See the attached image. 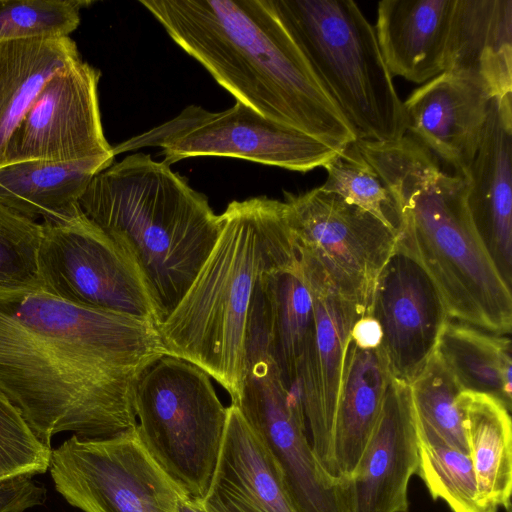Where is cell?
Returning <instances> with one entry per match:
<instances>
[{
    "mask_svg": "<svg viewBox=\"0 0 512 512\" xmlns=\"http://www.w3.org/2000/svg\"><path fill=\"white\" fill-rule=\"evenodd\" d=\"M391 376L380 347L362 349L349 338L333 427L337 479L351 482L378 419Z\"/></svg>",
    "mask_w": 512,
    "mask_h": 512,
    "instance_id": "7402d4cb",
    "label": "cell"
},
{
    "mask_svg": "<svg viewBox=\"0 0 512 512\" xmlns=\"http://www.w3.org/2000/svg\"><path fill=\"white\" fill-rule=\"evenodd\" d=\"M79 60L69 36L0 41V167L8 140L43 85Z\"/></svg>",
    "mask_w": 512,
    "mask_h": 512,
    "instance_id": "d4e9b609",
    "label": "cell"
},
{
    "mask_svg": "<svg viewBox=\"0 0 512 512\" xmlns=\"http://www.w3.org/2000/svg\"><path fill=\"white\" fill-rule=\"evenodd\" d=\"M210 378L166 354L144 371L135 390L142 444L179 491L198 503L212 482L228 420Z\"/></svg>",
    "mask_w": 512,
    "mask_h": 512,
    "instance_id": "52a82bcc",
    "label": "cell"
},
{
    "mask_svg": "<svg viewBox=\"0 0 512 512\" xmlns=\"http://www.w3.org/2000/svg\"><path fill=\"white\" fill-rule=\"evenodd\" d=\"M367 314L382 331V349L393 378L411 384L432 356L448 319L426 270L399 242L381 269Z\"/></svg>",
    "mask_w": 512,
    "mask_h": 512,
    "instance_id": "5bb4252c",
    "label": "cell"
},
{
    "mask_svg": "<svg viewBox=\"0 0 512 512\" xmlns=\"http://www.w3.org/2000/svg\"><path fill=\"white\" fill-rule=\"evenodd\" d=\"M178 512H204L200 503L181 495L178 503Z\"/></svg>",
    "mask_w": 512,
    "mask_h": 512,
    "instance_id": "d590c367",
    "label": "cell"
},
{
    "mask_svg": "<svg viewBox=\"0 0 512 512\" xmlns=\"http://www.w3.org/2000/svg\"><path fill=\"white\" fill-rule=\"evenodd\" d=\"M469 456L475 471L478 499L489 512L511 505L512 423L510 410L483 393L461 391L457 396Z\"/></svg>",
    "mask_w": 512,
    "mask_h": 512,
    "instance_id": "cb8c5ba5",
    "label": "cell"
},
{
    "mask_svg": "<svg viewBox=\"0 0 512 512\" xmlns=\"http://www.w3.org/2000/svg\"><path fill=\"white\" fill-rule=\"evenodd\" d=\"M204 512H295L280 471L236 405L228 407L221 452Z\"/></svg>",
    "mask_w": 512,
    "mask_h": 512,
    "instance_id": "d6986e66",
    "label": "cell"
},
{
    "mask_svg": "<svg viewBox=\"0 0 512 512\" xmlns=\"http://www.w3.org/2000/svg\"><path fill=\"white\" fill-rule=\"evenodd\" d=\"M418 436L410 384L391 376L382 407L354 475V512H407L418 468Z\"/></svg>",
    "mask_w": 512,
    "mask_h": 512,
    "instance_id": "2e32d148",
    "label": "cell"
},
{
    "mask_svg": "<svg viewBox=\"0 0 512 512\" xmlns=\"http://www.w3.org/2000/svg\"><path fill=\"white\" fill-rule=\"evenodd\" d=\"M79 206L135 257L161 323L193 283L222 227L203 194L170 165L139 152L98 173Z\"/></svg>",
    "mask_w": 512,
    "mask_h": 512,
    "instance_id": "5b68a950",
    "label": "cell"
},
{
    "mask_svg": "<svg viewBox=\"0 0 512 512\" xmlns=\"http://www.w3.org/2000/svg\"><path fill=\"white\" fill-rule=\"evenodd\" d=\"M457 0H382L375 32L392 77L424 84L444 72Z\"/></svg>",
    "mask_w": 512,
    "mask_h": 512,
    "instance_id": "ffe728a7",
    "label": "cell"
},
{
    "mask_svg": "<svg viewBox=\"0 0 512 512\" xmlns=\"http://www.w3.org/2000/svg\"><path fill=\"white\" fill-rule=\"evenodd\" d=\"M51 446L41 441L0 392V482L48 471Z\"/></svg>",
    "mask_w": 512,
    "mask_h": 512,
    "instance_id": "d6a6232c",
    "label": "cell"
},
{
    "mask_svg": "<svg viewBox=\"0 0 512 512\" xmlns=\"http://www.w3.org/2000/svg\"><path fill=\"white\" fill-rule=\"evenodd\" d=\"M491 99L479 84L443 72L403 102L406 131L452 172L468 177Z\"/></svg>",
    "mask_w": 512,
    "mask_h": 512,
    "instance_id": "e0dca14e",
    "label": "cell"
},
{
    "mask_svg": "<svg viewBox=\"0 0 512 512\" xmlns=\"http://www.w3.org/2000/svg\"><path fill=\"white\" fill-rule=\"evenodd\" d=\"M84 0H0V41L68 37L80 24Z\"/></svg>",
    "mask_w": 512,
    "mask_h": 512,
    "instance_id": "4dcf8cb0",
    "label": "cell"
},
{
    "mask_svg": "<svg viewBox=\"0 0 512 512\" xmlns=\"http://www.w3.org/2000/svg\"><path fill=\"white\" fill-rule=\"evenodd\" d=\"M113 157L77 162L22 161L0 167V201L37 220L72 217L91 180L112 165Z\"/></svg>",
    "mask_w": 512,
    "mask_h": 512,
    "instance_id": "603a6c76",
    "label": "cell"
},
{
    "mask_svg": "<svg viewBox=\"0 0 512 512\" xmlns=\"http://www.w3.org/2000/svg\"><path fill=\"white\" fill-rule=\"evenodd\" d=\"M467 204L499 275L512 283V94L492 98L471 164Z\"/></svg>",
    "mask_w": 512,
    "mask_h": 512,
    "instance_id": "ac0fdd59",
    "label": "cell"
},
{
    "mask_svg": "<svg viewBox=\"0 0 512 512\" xmlns=\"http://www.w3.org/2000/svg\"><path fill=\"white\" fill-rule=\"evenodd\" d=\"M323 168L327 178L321 188L369 212L397 232L399 214L394 198L355 142L340 149Z\"/></svg>",
    "mask_w": 512,
    "mask_h": 512,
    "instance_id": "f546056e",
    "label": "cell"
},
{
    "mask_svg": "<svg viewBox=\"0 0 512 512\" xmlns=\"http://www.w3.org/2000/svg\"><path fill=\"white\" fill-rule=\"evenodd\" d=\"M47 500L45 486L33 477L21 476L0 482V512H25Z\"/></svg>",
    "mask_w": 512,
    "mask_h": 512,
    "instance_id": "836d02e7",
    "label": "cell"
},
{
    "mask_svg": "<svg viewBox=\"0 0 512 512\" xmlns=\"http://www.w3.org/2000/svg\"><path fill=\"white\" fill-rule=\"evenodd\" d=\"M301 272L313 296L314 332L302 358L295 388L315 459L327 475L337 479L333 427L345 350L354 323L367 312L326 280Z\"/></svg>",
    "mask_w": 512,
    "mask_h": 512,
    "instance_id": "9a60e30c",
    "label": "cell"
},
{
    "mask_svg": "<svg viewBox=\"0 0 512 512\" xmlns=\"http://www.w3.org/2000/svg\"><path fill=\"white\" fill-rule=\"evenodd\" d=\"M41 289L76 306L128 315L158 326L161 317L132 253L83 212L42 221Z\"/></svg>",
    "mask_w": 512,
    "mask_h": 512,
    "instance_id": "9c48e42d",
    "label": "cell"
},
{
    "mask_svg": "<svg viewBox=\"0 0 512 512\" xmlns=\"http://www.w3.org/2000/svg\"><path fill=\"white\" fill-rule=\"evenodd\" d=\"M166 354L151 322L0 288V392L47 445L135 428L137 383Z\"/></svg>",
    "mask_w": 512,
    "mask_h": 512,
    "instance_id": "6da1fadb",
    "label": "cell"
},
{
    "mask_svg": "<svg viewBox=\"0 0 512 512\" xmlns=\"http://www.w3.org/2000/svg\"><path fill=\"white\" fill-rule=\"evenodd\" d=\"M505 511L506 512H512V504L510 506H508L507 508H505Z\"/></svg>",
    "mask_w": 512,
    "mask_h": 512,
    "instance_id": "8d00e7d4",
    "label": "cell"
},
{
    "mask_svg": "<svg viewBox=\"0 0 512 512\" xmlns=\"http://www.w3.org/2000/svg\"><path fill=\"white\" fill-rule=\"evenodd\" d=\"M349 338L359 348H378L382 340L381 327L374 317L364 314L354 323Z\"/></svg>",
    "mask_w": 512,
    "mask_h": 512,
    "instance_id": "e575fe53",
    "label": "cell"
},
{
    "mask_svg": "<svg viewBox=\"0 0 512 512\" xmlns=\"http://www.w3.org/2000/svg\"><path fill=\"white\" fill-rule=\"evenodd\" d=\"M42 224L0 201V288L41 289Z\"/></svg>",
    "mask_w": 512,
    "mask_h": 512,
    "instance_id": "1f68e13d",
    "label": "cell"
},
{
    "mask_svg": "<svg viewBox=\"0 0 512 512\" xmlns=\"http://www.w3.org/2000/svg\"><path fill=\"white\" fill-rule=\"evenodd\" d=\"M245 348L236 406L275 461L295 512H354L351 482L330 477L315 459L299 394L284 384L267 337L250 331Z\"/></svg>",
    "mask_w": 512,
    "mask_h": 512,
    "instance_id": "ba28073f",
    "label": "cell"
},
{
    "mask_svg": "<svg viewBox=\"0 0 512 512\" xmlns=\"http://www.w3.org/2000/svg\"><path fill=\"white\" fill-rule=\"evenodd\" d=\"M171 39L237 101L341 149L345 115L264 0H141Z\"/></svg>",
    "mask_w": 512,
    "mask_h": 512,
    "instance_id": "7a4b0ae2",
    "label": "cell"
},
{
    "mask_svg": "<svg viewBox=\"0 0 512 512\" xmlns=\"http://www.w3.org/2000/svg\"><path fill=\"white\" fill-rule=\"evenodd\" d=\"M444 72L470 79L492 98L512 94V0H457Z\"/></svg>",
    "mask_w": 512,
    "mask_h": 512,
    "instance_id": "44dd1931",
    "label": "cell"
},
{
    "mask_svg": "<svg viewBox=\"0 0 512 512\" xmlns=\"http://www.w3.org/2000/svg\"><path fill=\"white\" fill-rule=\"evenodd\" d=\"M269 338V352L292 389L314 332V301L300 266L264 274L256 285Z\"/></svg>",
    "mask_w": 512,
    "mask_h": 512,
    "instance_id": "484cf974",
    "label": "cell"
},
{
    "mask_svg": "<svg viewBox=\"0 0 512 512\" xmlns=\"http://www.w3.org/2000/svg\"><path fill=\"white\" fill-rule=\"evenodd\" d=\"M284 195L301 270L326 280L367 312L397 232L321 186Z\"/></svg>",
    "mask_w": 512,
    "mask_h": 512,
    "instance_id": "30bf717a",
    "label": "cell"
},
{
    "mask_svg": "<svg viewBox=\"0 0 512 512\" xmlns=\"http://www.w3.org/2000/svg\"><path fill=\"white\" fill-rule=\"evenodd\" d=\"M147 146L160 147L168 165L190 157L221 156L302 173L324 167L340 150L273 121L240 101L221 112L190 105L113 151L116 155Z\"/></svg>",
    "mask_w": 512,
    "mask_h": 512,
    "instance_id": "8fae6325",
    "label": "cell"
},
{
    "mask_svg": "<svg viewBox=\"0 0 512 512\" xmlns=\"http://www.w3.org/2000/svg\"><path fill=\"white\" fill-rule=\"evenodd\" d=\"M461 391L490 395L511 410V341L494 333L448 318L435 350Z\"/></svg>",
    "mask_w": 512,
    "mask_h": 512,
    "instance_id": "4316f807",
    "label": "cell"
},
{
    "mask_svg": "<svg viewBox=\"0 0 512 512\" xmlns=\"http://www.w3.org/2000/svg\"><path fill=\"white\" fill-rule=\"evenodd\" d=\"M418 439L439 440L469 455L462 417L457 406L461 392L449 369L434 351L410 384Z\"/></svg>",
    "mask_w": 512,
    "mask_h": 512,
    "instance_id": "83f0119b",
    "label": "cell"
},
{
    "mask_svg": "<svg viewBox=\"0 0 512 512\" xmlns=\"http://www.w3.org/2000/svg\"><path fill=\"white\" fill-rule=\"evenodd\" d=\"M360 153L390 190L399 214L398 242L435 283L448 318L510 334L512 296L473 225L469 178L446 172L410 136L357 139Z\"/></svg>",
    "mask_w": 512,
    "mask_h": 512,
    "instance_id": "3957f363",
    "label": "cell"
},
{
    "mask_svg": "<svg viewBox=\"0 0 512 512\" xmlns=\"http://www.w3.org/2000/svg\"><path fill=\"white\" fill-rule=\"evenodd\" d=\"M416 474L434 500L444 501L452 512H489L478 499V488L470 456L439 440L418 439Z\"/></svg>",
    "mask_w": 512,
    "mask_h": 512,
    "instance_id": "f1b7e54d",
    "label": "cell"
},
{
    "mask_svg": "<svg viewBox=\"0 0 512 512\" xmlns=\"http://www.w3.org/2000/svg\"><path fill=\"white\" fill-rule=\"evenodd\" d=\"M48 471L55 490L83 512H178L183 495L136 427L107 438L72 435L52 449Z\"/></svg>",
    "mask_w": 512,
    "mask_h": 512,
    "instance_id": "7c38bea8",
    "label": "cell"
},
{
    "mask_svg": "<svg viewBox=\"0 0 512 512\" xmlns=\"http://www.w3.org/2000/svg\"><path fill=\"white\" fill-rule=\"evenodd\" d=\"M354 128L357 139L406 133L403 102L374 27L352 0H264Z\"/></svg>",
    "mask_w": 512,
    "mask_h": 512,
    "instance_id": "8992f818",
    "label": "cell"
},
{
    "mask_svg": "<svg viewBox=\"0 0 512 512\" xmlns=\"http://www.w3.org/2000/svg\"><path fill=\"white\" fill-rule=\"evenodd\" d=\"M100 76L98 69L82 59L52 75L8 140L3 166L30 160L114 158L101 122Z\"/></svg>",
    "mask_w": 512,
    "mask_h": 512,
    "instance_id": "4fadbf2b",
    "label": "cell"
},
{
    "mask_svg": "<svg viewBox=\"0 0 512 512\" xmlns=\"http://www.w3.org/2000/svg\"><path fill=\"white\" fill-rule=\"evenodd\" d=\"M220 216L212 251L158 332L168 355L204 370L237 405L256 285L264 274L299 261L284 202L266 196L232 201Z\"/></svg>",
    "mask_w": 512,
    "mask_h": 512,
    "instance_id": "277c9868",
    "label": "cell"
}]
</instances>
